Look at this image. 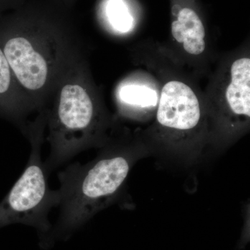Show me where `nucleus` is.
Here are the masks:
<instances>
[{
	"label": "nucleus",
	"mask_w": 250,
	"mask_h": 250,
	"mask_svg": "<svg viewBox=\"0 0 250 250\" xmlns=\"http://www.w3.org/2000/svg\"><path fill=\"white\" fill-rule=\"evenodd\" d=\"M172 34L184 50L192 55H200L205 49V30L203 23L190 8L180 10L177 19L172 23Z\"/></svg>",
	"instance_id": "obj_8"
},
{
	"label": "nucleus",
	"mask_w": 250,
	"mask_h": 250,
	"mask_svg": "<svg viewBox=\"0 0 250 250\" xmlns=\"http://www.w3.org/2000/svg\"><path fill=\"white\" fill-rule=\"evenodd\" d=\"M132 164L123 148H112L85 165L70 164L60 171L59 214L50 231L40 243L48 249L59 241L68 239L97 213L116 200Z\"/></svg>",
	"instance_id": "obj_3"
},
{
	"label": "nucleus",
	"mask_w": 250,
	"mask_h": 250,
	"mask_svg": "<svg viewBox=\"0 0 250 250\" xmlns=\"http://www.w3.org/2000/svg\"><path fill=\"white\" fill-rule=\"evenodd\" d=\"M34 113L35 112L18 85L0 48V118L12 123L24 136L31 121L29 116Z\"/></svg>",
	"instance_id": "obj_6"
},
{
	"label": "nucleus",
	"mask_w": 250,
	"mask_h": 250,
	"mask_svg": "<svg viewBox=\"0 0 250 250\" xmlns=\"http://www.w3.org/2000/svg\"><path fill=\"white\" fill-rule=\"evenodd\" d=\"M27 0H0V18L10 11L18 9Z\"/></svg>",
	"instance_id": "obj_11"
},
{
	"label": "nucleus",
	"mask_w": 250,
	"mask_h": 250,
	"mask_svg": "<svg viewBox=\"0 0 250 250\" xmlns=\"http://www.w3.org/2000/svg\"><path fill=\"white\" fill-rule=\"evenodd\" d=\"M59 2L62 3V4L65 5V6L69 8H73L74 4H75L77 1L78 0H57Z\"/></svg>",
	"instance_id": "obj_12"
},
{
	"label": "nucleus",
	"mask_w": 250,
	"mask_h": 250,
	"mask_svg": "<svg viewBox=\"0 0 250 250\" xmlns=\"http://www.w3.org/2000/svg\"><path fill=\"white\" fill-rule=\"evenodd\" d=\"M44 111L50 146L44 164L49 174L103 141L106 116L90 80L85 57L59 80Z\"/></svg>",
	"instance_id": "obj_2"
},
{
	"label": "nucleus",
	"mask_w": 250,
	"mask_h": 250,
	"mask_svg": "<svg viewBox=\"0 0 250 250\" xmlns=\"http://www.w3.org/2000/svg\"><path fill=\"white\" fill-rule=\"evenodd\" d=\"M105 13L112 28L120 33L129 32L132 27L133 18L123 0H107Z\"/></svg>",
	"instance_id": "obj_9"
},
{
	"label": "nucleus",
	"mask_w": 250,
	"mask_h": 250,
	"mask_svg": "<svg viewBox=\"0 0 250 250\" xmlns=\"http://www.w3.org/2000/svg\"><path fill=\"white\" fill-rule=\"evenodd\" d=\"M72 11L57 0H27L0 18V48L37 114L64 74L84 57Z\"/></svg>",
	"instance_id": "obj_1"
},
{
	"label": "nucleus",
	"mask_w": 250,
	"mask_h": 250,
	"mask_svg": "<svg viewBox=\"0 0 250 250\" xmlns=\"http://www.w3.org/2000/svg\"><path fill=\"white\" fill-rule=\"evenodd\" d=\"M201 117L200 102L190 86L179 81L167 82L161 91L157 121L175 131L195 128Z\"/></svg>",
	"instance_id": "obj_5"
},
{
	"label": "nucleus",
	"mask_w": 250,
	"mask_h": 250,
	"mask_svg": "<svg viewBox=\"0 0 250 250\" xmlns=\"http://www.w3.org/2000/svg\"><path fill=\"white\" fill-rule=\"evenodd\" d=\"M45 129V112L41 111L29 123L24 136L31 145L25 169L0 202V229L14 224L32 227L39 233L40 243L52 228L49 212L59 207L61 199L59 190L49 187V174L42 160Z\"/></svg>",
	"instance_id": "obj_4"
},
{
	"label": "nucleus",
	"mask_w": 250,
	"mask_h": 250,
	"mask_svg": "<svg viewBox=\"0 0 250 250\" xmlns=\"http://www.w3.org/2000/svg\"><path fill=\"white\" fill-rule=\"evenodd\" d=\"M231 81L225 91L230 111L238 116H250V59H237L231 65Z\"/></svg>",
	"instance_id": "obj_7"
},
{
	"label": "nucleus",
	"mask_w": 250,
	"mask_h": 250,
	"mask_svg": "<svg viewBox=\"0 0 250 250\" xmlns=\"http://www.w3.org/2000/svg\"><path fill=\"white\" fill-rule=\"evenodd\" d=\"M118 96L123 103L143 107L154 106L157 102V95L154 90L138 85H123Z\"/></svg>",
	"instance_id": "obj_10"
}]
</instances>
